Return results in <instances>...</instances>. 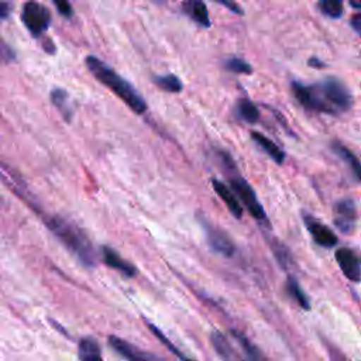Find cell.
Returning a JSON list of instances; mask_svg holds the SVG:
<instances>
[{"mask_svg": "<svg viewBox=\"0 0 361 361\" xmlns=\"http://www.w3.org/2000/svg\"><path fill=\"white\" fill-rule=\"evenodd\" d=\"M292 93L307 110L329 114L347 111L353 104V96L347 86L336 78H326L314 85L292 82Z\"/></svg>", "mask_w": 361, "mask_h": 361, "instance_id": "cell-1", "label": "cell"}, {"mask_svg": "<svg viewBox=\"0 0 361 361\" xmlns=\"http://www.w3.org/2000/svg\"><path fill=\"white\" fill-rule=\"evenodd\" d=\"M44 221L52 234L65 245V248L71 251L85 267L92 268L96 265L97 257L94 248L87 235L78 226L55 214H49L44 219Z\"/></svg>", "mask_w": 361, "mask_h": 361, "instance_id": "cell-2", "label": "cell"}, {"mask_svg": "<svg viewBox=\"0 0 361 361\" xmlns=\"http://www.w3.org/2000/svg\"><path fill=\"white\" fill-rule=\"evenodd\" d=\"M86 66L89 72L106 87H109L117 97H120L134 113L142 114L147 110V103L144 97L130 85L123 76H120L114 69L106 65L99 58L90 55L86 58Z\"/></svg>", "mask_w": 361, "mask_h": 361, "instance_id": "cell-3", "label": "cell"}, {"mask_svg": "<svg viewBox=\"0 0 361 361\" xmlns=\"http://www.w3.org/2000/svg\"><path fill=\"white\" fill-rule=\"evenodd\" d=\"M51 18V11L41 3L28 1L23 6L21 20L34 37H41L48 30Z\"/></svg>", "mask_w": 361, "mask_h": 361, "instance_id": "cell-4", "label": "cell"}, {"mask_svg": "<svg viewBox=\"0 0 361 361\" xmlns=\"http://www.w3.org/2000/svg\"><path fill=\"white\" fill-rule=\"evenodd\" d=\"M230 186L237 195V199L241 200V203L245 206V209L250 212V214L257 219V220H264L265 219V210L259 200L257 199L255 192L252 188L248 185V182L241 178V176H230Z\"/></svg>", "mask_w": 361, "mask_h": 361, "instance_id": "cell-5", "label": "cell"}, {"mask_svg": "<svg viewBox=\"0 0 361 361\" xmlns=\"http://www.w3.org/2000/svg\"><path fill=\"white\" fill-rule=\"evenodd\" d=\"M202 226L204 228L206 233V240L207 244L210 245V248L223 255V257H233L235 252V245L234 243L228 238V235L226 233H223L221 230H219L217 227L212 226L210 223L202 220Z\"/></svg>", "mask_w": 361, "mask_h": 361, "instance_id": "cell-6", "label": "cell"}, {"mask_svg": "<svg viewBox=\"0 0 361 361\" xmlns=\"http://www.w3.org/2000/svg\"><path fill=\"white\" fill-rule=\"evenodd\" d=\"M355 220L357 209L351 199H341L334 204V224L341 233H353L355 227Z\"/></svg>", "mask_w": 361, "mask_h": 361, "instance_id": "cell-7", "label": "cell"}, {"mask_svg": "<svg viewBox=\"0 0 361 361\" xmlns=\"http://www.w3.org/2000/svg\"><path fill=\"white\" fill-rule=\"evenodd\" d=\"M109 344L114 351H117L127 361H164V360L158 358L157 355H154L148 351H144L117 336H110Z\"/></svg>", "mask_w": 361, "mask_h": 361, "instance_id": "cell-8", "label": "cell"}, {"mask_svg": "<svg viewBox=\"0 0 361 361\" xmlns=\"http://www.w3.org/2000/svg\"><path fill=\"white\" fill-rule=\"evenodd\" d=\"M303 223L316 244L326 248L334 247L337 244L336 234L327 226H324L322 221H319L309 213H303Z\"/></svg>", "mask_w": 361, "mask_h": 361, "instance_id": "cell-9", "label": "cell"}, {"mask_svg": "<svg viewBox=\"0 0 361 361\" xmlns=\"http://www.w3.org/2000/svg\"><path fill=\"white\" fill-rule=\"evenodd\" d=\"M336 261L347 279L353 282L361 281V262L358 255L350 248H338L336 251Z\"/></svg>", "mask_w": 361, "mask_h": 361, "instance_id": "cell-10", "label": "cell"}, {"mask_svg": "<svg viewBox=\"0 0 361 361\" xmlns=\"http://www.w3.org/2000/svg\"><path fill=\"white\" fill-rule=\"evenodd\" d=\"M100 254H102V259L106 265H109L110 268L118 271L120 274H123L124 276L127 278H133L137 275V268L130 264L128 261H126L118 252H116L113 248L110 247H102L100 250Z\"/></svg>", "mask_w": 361, "mask_h": 361, "instance_id": "cell-11", "label": "cell"}, {"mask_svg": "<svg viewBox=\"0 0 361 361\" xmlns=\"http://www.w3.org/2000/svg\"><path fill=\"white\" fill-rule=\"evenodd\" d=\"M212 345L221 361H247L240 355V353L233 347L230 340L220 331H213L210 336Z\"/></svg>", "mask_w": 361, "mask_h": 361, "instance_id": "cell-12", "label": "cell"}, {"mask_svg": "<svg viewBox=\"0 0 361 361\" xmlns=\"http://www.w3.org/2000/svg\"><path fill=\"white\" fill-rule=\"evenodd\" d=\"M212 186L214 189V192L217 193V196L224 202V204L227 206V209L230 210V213L240 219L243 216V206L240 203V200L237 199V196L234 195V192L231 189H228L223 182H220L219 179H212Z\"/></svg>", "mask_w": 361, "mask_h": 361, "instance_id": "cell-13", "label": "cell"}, {"mask_svg": "<svg viewBox=\"0 0 361 361\" xmlns=\"http://www.w3.org/2000/svg\"><path fill=\"white\" fill-rule=\"evenodd\" d=\"M78 360L79 361H103L102 348L96 338L86 336L78 343Z\"/></svg>", "mask_w": 361, "mask_h": 361, "instance_id": "cell-14", "label": "cell"}, {"mask_svg": "<svg viewBox=\"0 0 361 361\" xmlns=\"http://www.w3.org/2000/svg\"><path fill=\"white\" fill-rule=\"evenodd\" d=\"M183 13L188 14L197 25L204 27V28L210 27L209 11H207V7L203 1L192 0V1L183 3Z\"/></svg>", "mask_w": 361, "mask_h": 361, "instance_id": "cell-15", "label": "cell"}, {"mask_svg": "<svg viewBox=\"0 0 361 361\" xmlns=\"http://www.w3.org/2000/svg\"><path fill=\"white\" fill-rule=\"evenodd\" d=\"M251 138H252V141L254 142H257L258 144V147H261V149L264 151V152H267L269 157H271V159H274L276 164H283V161H285V152L274 142V141H271L268 137H265L264 134H261V133H257V131H252L251 133Z\"/></svg>", "mask_w": 361, "mask_h": 361, "instance_id": "cell-16", "label": "cell"}, {"mask_svg": "<svg viewBox=\"0 0 361 361\" xmlns=\"http://www.w3.org/2000/svg\"><path fill=\"white\" fill-rule=\"evenodd\" d=\"M49 97H51L52 104L59 110V113L63 116V118L66 121H71V118L73 116V109H72V103H71L68 92L65 89L56 87V89L51 90Z\"/></svg>", "mask_w": 361, "mask_h": 361, "instance_id": "cell-17", "label": "cell"}, {"mask_svg": "<svg viewBox=\"0 0 361 361\" xmlns=\"http://www.w3.org/2000/svg\"><path fill=\"white\" fill-rule=\"evenodd\" d=\"M331 149L338 158H341L348 165V168L353 171L355 178L361 182V162L358 161V158L347 147H344L341 142H337V141L331 142Z\"/></svg>", "mask_w": 361, "mask_h": 361, "instance_id": "cell-18", "label": "cell"}, {"mask_svg": "<svg viewBox=\"0 0 361 361\" xmlns=\"http://www.w3.org/2000/svg\"><path fill=\"white\" fill-rule=\"evenodd\" d=\"M235 111L243 121L250 124L257 123L259 118V110L250 99H240L235 104Z\"/></svg>", "mask_w": 361, "mask_h": 361, "instance_id": "cell-19", "label": "cell"}, {"mask_svg": "<svg viewBox=\"0 0 361 361\" xmlns=\"http://www.w3.org/2000/svg\"><path fill=\"white\" fill-rule=\"evenodd\" d=\"M231 333H233L234 338L238 341V344L241 345V348H243V351H244V354L247 357V361H269L262 354V351L258 347H255L245 336H243L241 333H237L234 330Z\"/></svg>", "mask_w": 361, "mask_h": 361, "instance_id": "cell-20", "label": "cell"}, {"mask_svg": "<svg viewBox=\"0 0 361 361\" xmlns=\"http://www.w3.org/2000/svg\"><path fill=\"white\" fill-rule=\"evenodd\" d=\"M286 289L289 292V295L296 300V303L302 307V309H306L309 310L310 309V302H309V298L306 296L305 290L300 288L299 282L293 278V276H289L288 278V282H286Z\"/></svg>", "mask_w": 361, "mask_h": 361, "instance_id": "cell-21", "label": "cell"}, {"mask_svg": "<svg viewBox=\"0 0 361 361\" xmlns=\"http://www.w3.org/2000/svg\"><path fill=\"white\" fill-rule=\"evenodd\" d=\"M154 83L169 93H179L183 89V83L176 75H162V76H155Z\"/></svg>", "mask_w": 361, "mask_h": 361, "instance_id": "cell-22", "label": "cell"}, {"mask_svg": "<svg viewBox=\"0 0 361 361\" xmlns=\"http://www.w3.org/2000/svg\"><path fill=\"white\" fill-rule=\"evenodd\" d=\"M320 11L330 18H340L343 16V3L340 0H322L317 3Z\"/></svg>", "mask_w": 361, "mask_h": 361, "instance_id": "cell-23", "label": "cell"}, {"mask_svg": "<svg viewBox=\"0 0 361 361\" xmlns=\"http://www.w3.org/2000/svg\"><path fill=\"white\" fill-rule=\"evenodd\" d=\"M148 327H149V330L155 334V337H157L161 343H164V344H165V347H166L171 353H173V354H175L180 361H192V360H190L189 357H186L182 351H179V348H178V347H175V345L168 340V337H166L161 330H158L154 324H149V323H148Z\"/></svg>", "mask_w": 361, "mask_h": 361, "instance_id": "cell-24", "label": "cell"}, {"mask_svg": "<svg viewBox=\"0 0 361 361\" xmlns=\"http://www.w3.org/2000/svg\"><path fill=\"white\" fill-rule=\"evenodd\" d=\"M224 66L227 71L230 72H234V73H251L252 72V68L248 62H245L244 59L241 58H237V56H233V58H228L226 62H224Z\"/></svg>", "mask_w": 361, "mask_h": 361, "instance_id": "cell-25", "label": "cell"}, {"mask_svg": "<svg viewBox=\"0 0 361 361\" xmlns=\"http://www.w3.org/2000/svg\"><path fill=\"white\" fill-rule=\"evenodd\" d=\"M272 250H274L275 257L278 258V262H279L282 267L289 265V262H290V255H289V251L286 250L285 245H282L281 243H275V244H272Z\"/></svg>", "mask_w": 361, "mask_h": 361, "instance_id": "cell-26", "label": "cell"}, {"mask_svg": "<svg viewBox=\"0 0 361 361\" xmlns=\"http://www.w3.org/2000/svg\"><path fill=\"white\" fill-rule=\"evenodd\" d=\"M16 61V52L14 49L4 41L0 39V62L3 63H10Z\"/></svg>", "mask_w": 361, "mask_h": 361, "instance_id": "cell-27", "label": "cell"}, {"mask_svg": "<svg viewBox=\"0 0 361 361\" xmlns=\"http://www.w3.org/2000/svg\"><path fill=\"white\" fill-rule=\"evenodd\" d=\"M54 4H55V7L58 8L59 14H62V16L66 17V18L72 17L73 10H72V6H71L68 1H65V0H55Z\"/></svg>", "mask_w": 361, "mask_h": 361, "instance_id": "cell-28", "label": "cell"}, {"mask_svg": "<svg viewBox=\"0 0 361 361\" xmlns=\"http://www.w3.org/2000/svg\"><path fill=\"white\" fill-rule=\"evenodd\" d=\"M350 24H351L353 30L357 31V32L361 35V11H360V13H355V14L351 17Z\"/></svg>", "mask_w": 361, "mask_h": 361, "instance_id": "cell-29", "label": "cell"}, {"mask_svg": "<svg viewBox=\"0 0 361 361\" xmlns=\"http://www.w3.org/2000/svg\"><path fill=\"white\" fill-rule=\"evenodd\" d=\"M11 13V3L8 1H0V20H4Z\"/></svg>", "mask_w": 361, "mask_h": 361, "instance_id": "cell-30", "label": "cell"}, {"mask_svg": "<svg viewBox=\"0 0 361 361\" xmlns=\"http://www.w3.org/2000/svg\"><path fill=\"white\" fill-rule=\"evenodd\" d=\"M221 6H224V7H227V8H230L233 13H237V14H243V8L238 6V4H235V3H231V1H219Z\"/></svg>", "mask_w": 361, "mask_h": 361, "instance_id": "cell-31", "label": "cell"}, {"mask_svg": "<svg viewBox=\"0 0 361 361\" xmlns=\"http://www.w3.org/2000/svg\"><path fill=\"white\" fill-rule=\"evenodd\" d=\"M310 66H313V68H319V69H323V68H326V63L324 62H322L317 56H312L310 59H309V62H307Z\"/></svg>", "mask_w": 361, "mask_h": 361, "instance_id": "cell-32", "label": "cell"}, {"mask_svg": "<svg viewBox=\"0 0 361 361\" xmlns=\"http://www.w3.org/2000/svg\"><path fill=\"white\" fill-rule=\"evenodd\" d=\"M42 47H44V49H45L48 54H54V52H55V45H54L52 39H45V41L42 42Z\"/></svg>", "mask_w": 361, "mask_h": 361, "instance_id": "cell-33", "label": "cell"}, {"mask_svg": "<svg viewBox=\"0 0 361 361\" xmlns=\"http://www.w3.org/2000/svg\"><path fill=\"white\" fill-rule=\"evenodd\" d=\"M350 4H351L353 7H355V8H361V1H354V0H351Z\"/></svg>", "mask_w": 361, "mask_h": 361, "instance_id": "cell-34", "label": "cell"}]
</instances>
